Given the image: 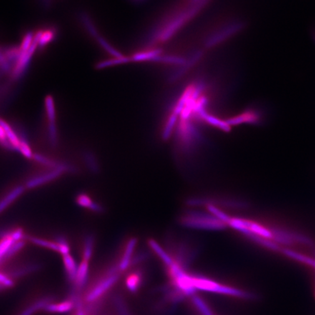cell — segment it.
<instances>
[{
    "label": "cell",
    "instance_id": "obj_36",
    "mask_svg": "<svg viewBox=\"0 0 315 315\" xmlns=\"http://www.w3.org/2000/svg\"><path fill=\"white\" fill-rule=\"evenodd\" d=\"M89 210H91V211L98 214L102 213V212H104V208L103 206H102V205H100V204L98 203V202H94H94H93L92 205H91L90 208H89Z\"/></svg>",
    "mask_w": 315,
    "mask_h": 315
},
{
    "label": "cell",
    "instance_id": "obj_17",
    "mask_svg": "<svg viewBox=\"0 0 315 315\" xmlns=\"http://www.w3.org/2000/svg\"><path fill=\"white\" fill-rule=\"evenodd\" d=\"M84 160L91 173L95 174V175L99 173L100 167H99L97 156L94 155V152L90 150H86L84 152Z\"/></svg>",
    "mask_w": 315,
    "mask_h": 315
},
{
    "label": "cell",
    "instance_id": "obj_11",
    "mask_svg": "<svg viewBox=\"0 0 315 315\" xmlns=\"http://www.w3.org/2000/svg\"><path fill=\"white\" fill-rule=\"evenodd\" d=\"M26 189L25 185H18L7 194L3 200H0V213L8 208L18 197L21 196Z\"/></svg>",
    "mask_w": 315,
    "mask_h": 315
},
{
    "label": "cell",
    "instance_id": "obj_31",
    "mask_svg": "<svg viewBox=\"0 0 315 315\" xmlns=\"http://www.w3.org/2000/svg\"><path fill=\"white\" fill-rule=\"evenodd\" d=\"M56 243L59 246V253H61L62 256L69 254L70 248H69V243H68L67 239L64 236H59L56 238Z\"/></svg>",
    "mask_w": 315,
    "mask_h": 315
},
{
    "label": "cell",
    "instance_id": "obj_3",
    "mask_svg": "<svg viewBox=\"0 0 315 315\" xmlns=\"http://www.w3.org/2000/svg\"><path fill=\"white\" fill-rule=\"evenodd\" d=\"M119 279V273H115V274H109L107 273V276L103 280H101L98 284L96 285L94 288L91 290L86 297V301L88 303L95 302L98 301L104 293L113 286L117 283Z\"/></svg>",
    "mask_w": 315,
    "mask_h": 315
},
{
    "label": "cell",
    "instance_id": "obj_9",
    "mask_svg": "<svg viewBox=\"0 0 315 315\" xmlns=\"http://www.w3.org/2000/svg\"><path fill=\"white\" fill-rule=\"evenodd\" d=\"M89 262L83 260L78 266L77 278L74 283V288L77 291L81 292L85 288L88 279H89Z\"/></svg>",
    "mask_w": 315,
    "mask_h": 315
},
{
    "label": "cell",
    "instance_id": "obj_35",
    "mask_svg": "<svg viewBox=\"0 0 315 315\" xmlns=\"http://www.w3.org/2000/svg\"><path fill=\"white\" fill-rule=\"evenodd\" d=\"M0 285L4 286L5 288H9L14 286V283L10 277L6 273L0 272Z\"/></svg>",
    "mask_w": 315,
    "mask_h": 315
},
{
    "label": "cell",
    "instance_id": "obj_7",
    "mask_svg": "<svg viewBox=\"0 0 315 315\" xmlns=\"http://www.w3.org/2000/svg\"><path fill=\"white\" fill-rule=\"evenodd\" d=\"M62 174L63 172H61V171L51 170L50 172H46L43 175L36 176V177L29 179L26 181L25 187L26 189L37 188L41 185H45V184L49 183L53 180H56L61 177Z\"/></svg>",
    "mask_w": 315,
    "mask_h": 315
},
{
    "label": "cell",
    "instance_id": "obj_4",
    "mask_svg": "<svg viewBox=\"0 0 315 315\" xmlns=\"http://www.w3.org/2000/svg\"><path fill=\"white\" fill-rule=\"evenodd\" d=\"M37 163L45 167H49L51 170L61 171L63 173H77V169L72 164L65 163V162H58L54 159L43 155V154L34 153L33 159Z\"/></svg>",
    "mask_w": 315,
    "mask_h": 315
},
{
    "label": "cell",
    "instance_id": "obj_32",
    "mask_svg": "<svg viewBox=\"0 0 315 315\" xmlns=\"http://www.w3.org/2000/svg\"><path fill=\"white\" fill-rule=\"evenodd\" d=\"M75 202L79 207H83V208L89 209L94 201L91 200V197L88 195L87 194L82 193L77 195Z\"/></svg>",
    "mask_w": 315,
    "mask_h": 315
},
{
    "label": "cell",
    "instance_id": "obj_19",
    "mask_svg": "<svg viewBox=\"0 0 315 315\" xmlns=\"http://www.w3.org/2000/svg\"><path fill=\"white\" fill-rule=\"evenodd\" d=\"M25 239L30 241L31 243L36 245V246L41 247V248L49 249V250H54V251L59 253V246L56 242H51L49 240H44V239L39 238L36 237H25Z\"/></svg>",
    "mask_w": 315,
    "mask_h": 315
},
{
    "label": "cell",
    "instance_id": "obj_27",
    "mask_svg": "<svg viewBox=\"0 0 315 315\" xmlns=\"http://www.w3.org/2000/svg\"><path fill=\"white\" fill-rule=\"evenodd\" d=\"M113 303L119 315H132L122 296L115 295L113 297Z\"/></svg>",
    "mask_w": 315,
    "mask_h": 315
},
{
    "label": "cell",
    "instance_id": "obj_12",
    "mask_svg": "<svg viewBox=\"0 0 315 315\" xmlns=\"http://www.w3.org/2000/svg\"><path fill=\"white\" fill-rule=\"evenodd\" d=\"M63 263H64L68 280L71 283H74L75 282L76 278H77L78 266L70 254L63 256Z\"/></svg>",
    "mask_w": 315,
    "mask_h": 315
},
{
    "label": "cell",
    "instance_id": "obj_10",
    "mask_svg": "<svg viewBox=\"0 0 315 315\" xmlns=\"http://www.w3.org/2000/svg\"><path fill=\"white\" fill-rule=\"evenodd\" d=\"M199 119L205 121L207 124L212 126V127L218 128L220 130L225 132H229L230 131V126L225 121H222L221 119L210 115L206 110L202 111L198 115Z\"/></svg>",
    "mask_w": 315,
    "mask_h": 315
},
{
    "label": "cell",
    "instance_id": "obj_26",
    "mask_svg": "<svg viewBox=\"0 0 315 315\" xmlns=\"http://www.w3.org/2000/svg\"><path fill=\"white\" fill-rule=\"evenodd\" d=\"M207 208L211 215L215 216V218H218V220L224 222V223L228 225L230 218L227 214H225V212L220 210V209L218 208V207L215 206L214 205H208L207 206Z\"/></svg>",
    "mask_w": 315,
    "mask_h": 315
},
{
    "label": "cell",
    "instance_id": "obj_34",
    "mask_svg": "<svg viewBox=\"0 0 315 315\" xmlns=\"http://www.w3.org/2000/svg\"><path fill=\"white\" fill-rule=\"evenodd\" d=\"M25 237L26 236H25L24 230L21 228H16V229L12 230V233H11V238L12 239L15 243L21 241V240H24Z\"/></svg>",
    "mask_w": 315,
    "mask_h": 315
},
{
    "label": "cell",
    "instance_id": "obj_28",
    "mask_svg": "<svg viewBox=\"0 0 315 315\" xmlns=\"http://www.w3.org/2000/svg\"><path fill=\"white\" fill-rule=\"evenodd\" d=\"M0 145L6 149L7 150L12 152H18L17 150L15 148L14 146L10 142L9 139L8 138L6 131L4 128L0 126Z\"/></svg>",
    "mask_w": 315,
    "mask_h": 315
},
{
    "label": "cell",
    "instance_id": "obj_6",
    "mask_svg": "<svg viewBox=\"0 0 315 315\" xmlns=\"http://www.w3.org/2000/svg\"><path fill=\"white\" fill-rule=\"evenodd\" d=\"M242 26H242L240 23H237V24L229 25V26L223 28L222 30L217 31L211 37L207 40L206 47H213L215 45H218L219 43L223 42V41L230 37V36L234 34L237 31H240Z\"/></svg>",
    "mask_w": 315,
    "mask_h": 315
},
{
    "label": "cell",
    "instance_id": "obj_25",
    "mask_svg": "<svg viewBox=\"0 0 315 315\" xmlns=\"http://www.w3.org/2000/svg\"><path fill=\"white\" fill-rule=\"evenodd\" d=\"M25 245L24 240H21V241L16 242L13 244L12 246L9 248V250H8V252L6 253V255L3 256V259H2L1 263H4L8 260L11 259L12 257L14 256L16 253H18L20 250H21L23 248H24Z\"/></svg>",
    "mask_w": 315,
    "mask_h": 315
},
{
    "label": "cell",
    "instance_id": "obj_23",
    "mask_svg": "<svg viewBox=\"0 0 315 315\" xmlns=\"http://www.w3.org/2000/svg\"><path fill=\"white\" fill-rule=\"evenodd\" d=\"M154 61H159V62L166 63V64H177V65H184L186 63L185 59L180 56H172V55H167V56H159Z\"/></svg>",
    "mask_w": 315,
    "mask_h": 315
},
{
    "label": "cell",
    "instance_id": "obj_13",
    "mask_svg": "<svg viewBox=\"0 0 315 315\" xmlns=\"http://www.w3.org/2000/svg\"><path fill=\"white\" fill-rule=\"evenodd\" d=\"M148 245L150 248L153 250L155 253L161 258L162 261L165 263L166 266L170 267L175 263V261L171 258L170 255L161 247V245L157 243L153 239H150L148 241Z\"/></svg>",
    "mask_w": 315,
    "mask_h": 315
},
{
    "label": "cell",
    "instance_id": "obj_8",
    "mask_svg": "<svg viewBox=\"0 0 315 315\" xmlns=\"http://www.w3.org/2000/svg\"><path fill=\"white\" fill-rule=\"evenodd\" d=\"M137 240L136 238H132L128 241L126 245L125 250L123 255L122 260L119 263V267L120 271L127 270L131 266V262L133 258V254L136 246H137Z\"/></svg>",
    "mask_w": 315,
    "mask_h": 315
},
{
    "label": "cell",
    "instance_id": "obj_24",
    "mask_svg": "<svg viewBox=\"0 0 315 315\" xmlns=\"http://www.w3.org/2000/svg\"><path fill=\"white\" fill-rule=\"evenodd\" d=\"M192 301H193L194 306L202 315H214L212 310L209 308L208 305L202 298L196 296H193Z\"/></svg>",
    "mask_w": 315,
    "mask_h": 315
},
{
    "label": "cell",
    "instance_id": "obj_30",
    "mask_svg": "<svg viewBox=\"0 0 315 315\" xmlns=\"http://www.w3.org/2000/svg\"><path fill=\"white\" fill-rule=\"evenodd\" d=\"M140 285V275L137 273H133L130 275L127 280V286L128 289L132 293L137 291Z\"/></svg>",
    "mask_w": 315,
    "mask_h": 315
},
{
    "label": "cell",
    "instance_id": "obj_20",
    "mask_svg": "<svg viewBox=\"0 0 315 315\" xmlns=\"http://www.w3.org/2000/svg\"><path fill=\"white\" fill-rule=\"evenodd\" d=\"M94 242H95V239H94V235L88 234L85 237L84 253H83L84 261L89 262L92 258L93 253H94Z\"/></svg>",
    "mask_w": 315,
    "mask_h": 315
},
{
    "label": "cell",
    "instance_id": "obj_5",
    "mask_svg": "<svg viewBox=\"0 0 315 315\" xmlns=\"http://www.w3.org/2000/svg\"><path fill=\"white\" fill-rule=\"evenodd\" d=\"M261 112L257 109H250L240 115L230 117L225 122L228 123L230 126H237L243 124H258L261 122Z\"/></svg>",
    "mask_w": 315,
    "mask_h": 315
},
{
    "label": "cell",
    "instance_id": "obj_29",
    "mask_svg": "<svg viewBox=\"0 0 315 315\" xmlns=\"http://www.w3.org/2000/svg\"><path fill=\"white\" fill-rule=\"evenodd\" d=\"M49 142L52 147H56L58 145V129L56 122H49L48 125Z\"/></svg>",
    "mask_w": 315,
    "mask_h": 315
},
{
    "label": "cell",
    "instance_id": "obj_14",
    "mask_svg": "<svg viewBox=\"0 0 315 315\" xmlns=\"http://www.w3.org/2000/svg\"><path fill=\"white\" fill-rule=\"evenodd\" d=\"M162 51L160 49H150L147 51H141L134 54L130 57L131 61L140 62V61H154L157 57L162 55Z\"/></svg>",
    "mask_w": 315,
    "mask_h": 315
},
{
    "label": "cell",
    "instance_id": "obj_16",
    "mask_svg": "<svg viewBox=\"0 0 315 315\" xmlns=\"http://www.w3.org/2000/svg\"><path fill=\"white\" fill-rule=\"evenodd\" d=\"M41 268V264L32 263V264L26 265V266L20 267V268L13 270L8 276L10 277V278L12 277L13 278H19L29 274V273L35 272V271H38Z\"/></svg>",
    "mask_w": 315,
    "mask_h": 315
},
{
    "label": "cell",
    "instance_id": "obj_15",
    "mask_svg": "<svg viewBox=\"0 0 315 315\" xmlns=\"http://www.w3.org/2000/svg\"><path fill=\"white\" fill-rule=\"evenodd\" d=\"M74 308V304L73 301H67L59 303H50L45 307V311L51 313H64L71 311Z\"/></svg>",
    "mask_w": 315,
    "mask_h": 315
},
{
    "label": "cell",
    "instance_id": "obj_37",
    "mask_svg": "<svg viewBox=\"0 0 315 315\" xmlns=\"http://www.w3.org/2000/svg\"><path fill=\"white\" fill-rule=\"evenodd\" d=\"M43 3H46V5H48V3H49L50 1H51V0H43Z\"/></svg>",
    "mask_w": 315,
    "mask_h": 315
},
{
    "label": "cell",
    "instance_id": "obj_21",
    "mask_svg": "<svg viewBox=\"0 0 315 315\" xmlns=\"http://www.w3.org/2000/svg\"><path fill=\"white\" fill-rule=\"evenodd\" d=\"M177 117H178L177 115L173 113V112L169 117L168 120L167 121L165 126H164L163 132H162V136L163 140L167 141L170 139L172 132L175 129L176 124H177Z\"/></svg>",
    "mask_w": 315,
    "mask_h": 315
},
{
    "label": "cell",
    "instance_id": "obj_18",
    "mask_svg": "<svg viewBox=\"0 0 315 315\" xmlns=\"http://www.w3.org/2000/svg\"><path fill=\"white\" fill-rule=\"evenodd\" d=\"M51 301H52V298L51 297H46L42 298V299L38 300L35 303L31 305L30 306L26 308L19 315H33L36 311H39V310L44 309L48 304L51 303Z\"/></svg>",
    "mask_w": 315,
    "mask_h": 315
},
{
    "label": "cell",
    "instance_id": "obj_2",
    "mask_svg": "<svg viewBox=\"0 0 315 315\" xmlns=\"http://www.w3.org/2000/svg\"><path fill=\"white\" fill-rule=\"evenodd\" d=\"M205 4V0H202L200 3H197L192 8H189L186 11H183L181 13H179L175 18H172L168 24H166L165 26L157 33L156 35L155 36V40L154 41L155 42L164 43L165 41H168L170 39L174 34L177 32L180 28L183 26L185 23L188 22L190 18L195 16L197 13L202 9V7Z\"/></svg>",
    "mask_w": 315,
    "mask_h": 315
},
{
    "label": "cell",
    "instance_id": "obj_33",
    "mask_svg": "<svg viewBox=\"0 0 315 315\" xmlns=\"http://www.w3.org/2000/svg\"><path fill=\"white\" fill-rule=\"evenodd\" d=\"M19 152H21L25 158L28 159H32L34 153L29 145V140H20Z\"/></svg>",
    "mask_w": 315,
    "mask_h": 315
},
{
    "label": "cell",
    "instance_id": "obj_22",
    "mask_svg": "<svg viewBox=\"0 0 315 315\" xmlns=\"http://www.w3.org/2000/svg\"><path fill=\"white\" fill-rule=\"evenodd\" d=\"M45 107H46V115H47L49 122H56V108H55L54 99L51 96H48L46 98Z\"/></svg>",
    "mask_w": 315,
    "mask_h": 315
},
{
    "label": "cell",
    "instance_id": "obj_1",
    "mask_svg": "<svg viewBox=\"0 0 315 315\" xmlns=\"http://www.w3.org/2000/svg\"><path fill=\"white\" fill-rule=\"evenodd\" d=\"M180 224L186 228L194 229L220 230L228 226L224 222L218 220L213 215L204 212L191 211L182 215L180 220Z\"/></svg>",
    "mask_w": 315,
    "mask_h": 315
}]
</instances>
